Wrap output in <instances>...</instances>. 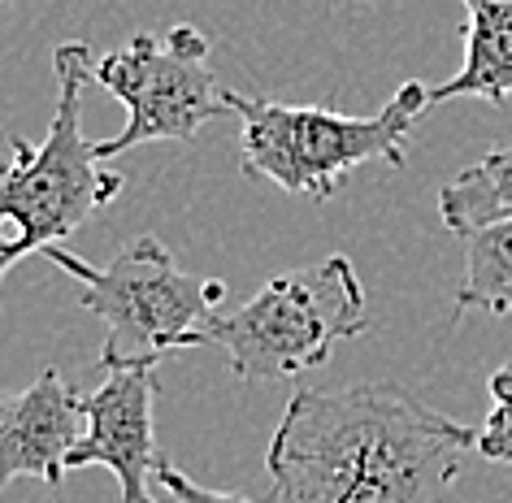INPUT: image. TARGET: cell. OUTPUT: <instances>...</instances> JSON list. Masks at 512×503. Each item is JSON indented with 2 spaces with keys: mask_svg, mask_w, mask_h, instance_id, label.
<instances>
[{
  "mask_svg": "<svg viewBox=\"0 0 512 503\" xmlns=\"http://www.w3.org/2000/svg\"><path fill=\"white\" fill-rule=\"evenodd\" d=\"M460 313H512V222L465 239V278L456 287Z\"/></svg>",
  "mask_w": 512,
  "mask_h": 503,
  "instance_id": "8fae6325",
  "label": "cell"
},
{
  "mask_svg": "<svg viewBox=\"0 0 512 503\" xmlns=\"http://www.w3.org/2000/svg\"><path fill=\"white\" fill-rule=\"evenodd\" d=\"M486 100L508 105L512 96V0H469L465 5V61L447 83L430 87V105L443 100Z\"/></svg>",
  "mask_w": 512,
  "mask_h": 503,
  "instance_id": "9c48e42d",
  "label": "cell"
},
{
  "mask_svg": "<svg viewBox=\"0 0 512 503\" xmlns=\"http://www.w3.org/2000/svg\"><path fill=\"white\" fill-rule=\"evenodd\" d=\"M478 434L391 382L300 386L265 451V503H456Z\"/></svg>",
  "mask_w": 512,
  "mask_h": 503,
  "instance_id": "6da1fadb",
  "label": "cell"
},
{
  "mask_svg": "<svg viewBox=\"0 0 512 503\" xmlns=\"http://www.w3.org/2000/svg\"><path fill=\"white\" fill-rule=\"evenodd\" d=\"M83 434V395L57 369H40L18 395L0 391V490L14 486L18 477H35L57 490Z\"/></svg>",
  "mask_w": 512,
  "mask_h": 503,
  "instance_id": "ba28073f",
  "label": "cell"
},
{
  "mask_svg": "<svg viewBox=\"0 0 512 503\" xmlns=\"http://www.w3.org/2000/svg\"><path fill=\"white\" fill-rule=\"evenodd\" d=\"M92 79L126 105V126L96 144L100 161L139 144H191L204 122L230 113L209 70V35L191 22H178L165 35H131L126 48L96 61Z\"/></svg>",
  "mask_w": 512,
  "mask_h": 503,
  "instance_id": "8992f818",
  "label": "cell"
},
{
  "mask_svg": "<svg viewBox=\"0 0 512 503\" xmlns=\"http://www.w3.org/2000/svg\"><path fill=\"white\" fill-rule=\"evenodd\" d=\"M157 482L170 490L178 503H252V499H243V495H230V490H213V486L191 482V477L178 473L174 464H161V469H157Z\"/></svg>",
  "mask_w": 512,
  "mask_h": 503,
  "instance_id": "4fadbf2b",
  "label": "cell"
},
{
  "mask_svg": "<svg viewBox=\"0 0 512 503\" xmlns=\"http://www.w3.org/2000/svg\"><path fill=\"white\" fill-rule=\"evenodd\" d=\"M57 109L44 144L9 131V161H0V282L18 261L57 248L87 217H96L122 191V174L105 170L96 144L83 135V83L96 57L87 44H61L53 53Z\"/></svg>",
  "mask_w": 512,
  "mask_h": 503,
  "instance_id": "7a4b0ae2",
  "label": "cell"
},
{
  "mask_svg": "<svg viewBox=\"0 0 512 503\" xmlns=\"http://www.w3.org/2000/svg\"><path fill=\"white\" fill-rule=\"evenodd\" d=\"M61 274H70L83 291V308L105 321L100 365L113 369H157L161 356L183 347H204V330L226 304V287L217 278L183 274L161 239L139 235L109 265H92L66 248L44 252Z\"/></svg>",
  "mask_w": 512,
  "mask_h": 503,
  "instance_id": "277c9868",
  "label": "cell"
},
{
  "mask_svg": "<svg viewBox=\"0 0 512 503\" xmlns=\"http://www.w3.org/2000/svg\"><path fill=\"white\" fill-rule=\"evenodd\" d=\"M157 369H113L92 395H83L87 434L74 447L66 469L100 464L118 477L122 503H157L152 499V473L157 460Z\"/></svg>",
  "mask_w": 512,
  "mask_h": 503,
  "instance_id": "52a82bcc",
  "label": "cell"
},
{
  "mask_svg": "<svg viewBox=\"0 0 512 503\" xmlns=\"http://www.w3.org/2000/svg\"><path fill=\"white\" fill-rule=\"evenodd\" d=\"M369 330L365 287L348 256H326L270 278L235 313L204 330V347H222L243 382H287L322 369L330 352Z\"/></svg>",
  "mask_w": 512,
  "mask_h": 503,
  "instance_id": "5b68a950",
  "label": "cell"
},
{
  "mask_svg": "<svg viewBox=\"0 0 512 503\" xmlns=\"http://www.w3.org/2000/svg\"><path fill=\"white\" fill-rule=\"evenodd\" d=\"M478 456L491 464H512V360L491 373V412L478 430Z\"/></svg>",
  "mask_w": 512,
  "mask_h": 503,
  "instance_id": "7c38bea8",
  "label": "cell"
},
{
  "mask_svg": "<svg viewBox=\"0 0 512 503\" xmlns=\"http://www.w3.org/2000/svg\"><path fill=\"white\" fill-rule=\"evenodd\" d=\"M439 217L460 239L512 222V148H495L465 165L439 191Z\"/></svg>",
  "mask_w": 512,
  "mask_h": 503,
  "instance_id": "30bf717a",
  "label": "cell"
},
{
  "mask_svg": "<svg viewBox=\"0 0 512 503\" xmlns=\"http://www.w3.org/2000/svg\"><path fill=\"white\" fill-rule=\"evenodd\" d=\"M230 113H239V165L248 178H270L274 187L309 200H330L343 178L369 161L404 170L408 135L430 109L426 83H404L374 118H348L335 109L283 105L270 96L226 92Z\"/></svg>",
  "mask_w": 512,
  "mask_h": 503,
  "instance_id": "3957f363",
  "label": "cell"
}]
</instances>
